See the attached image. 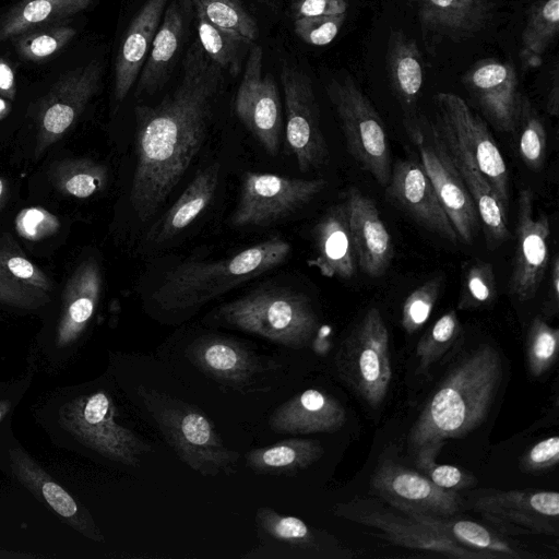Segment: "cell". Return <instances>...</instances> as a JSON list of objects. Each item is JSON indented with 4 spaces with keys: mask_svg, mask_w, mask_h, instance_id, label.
I'll return each instance as SVG.
<instances>
[{
    "mask_svg": "<svg viewBox=\"0 0 559 559\" xmlns=\"http://www.w3.org/2000/svg\"><path fill=\"white\" fill-rule=\"evenodd\" d=\"M223 73L194 41L186 52L176 87L154 106L135 107L136 162L130 201L141 222L156 214L201 150Z\"/></svg>",
    "mask_w": 559,
    "mask_h": 559,
    "instance_id": "1",
    "label": "cell"
},
{
    "mask_svg": "<svg viewBox=\"0 0 559 559\" xmlns=\"http://www.w3.org/2000/svg\"><path fill=\"white\" fill-rule=\"evenodd\" d=\"M502 380L499 352L481 344L440 382L409 430L408 447L462 438L486 418Z\"/></svg>",
    "mask_w": 559,
    "mask_h": 559,
    "instance_id": "2",
    "label": "cell"
},
{
    "mask_svg": "<svg viewBox=\"0 0 559 559\" xmlns=\"http://www.w3.org/2000/svg\"><path fill=\"white\" fill-rule=\"evenodd\" d=\"M292 251L273 236L215 261H186L168 270L152 293L153 305L166 312L200 308L228 290L277 267Z\"/></svg>",
    "mask_w": 559,
    "mask_h": 559,
    "instance_id": "3",
    "label": "cell"
},
{
    "mask_svg": "<svg viewBox=\"0 0 559 559\" xmlns=\"http://www.w3.org/2000/svg\"><path fill=\"white\" fill-rule=\"evenodd\" d=\"M222 322L290 348L307 346L319 320L310 299L286 287H263L222 305Z\"/></svg>",
    "mask_w": 559,
    "mask_h": 559,
    "instance_id": "4",
    "label": "cell"
},
{
    "mask_svg": "<svg viewBox=\"0 0 559 559\" xmlns=\"http://www.w3.org/2000/svg\"><path fill=\"white\" fill-rule=\"evenodd\" d=\"M145 404L168 444L191 468L203 475L233 471L238 453L223 443L203 414L156 392L145 394Z\"/></svg>",
    "mask_w": 559,
    "mask_h": 559,
    "instance_id": "5",
    "label": "cell"
},
{
    "mask_svg": "<svg viewBox=\"0 0 559 559\" xmlns=\"http://www.w3.org/2000/svg\"><path fill=\"white\" fill-rule=\"evenodd\" d=\"M326 95L337 115L349 155L383 188L391 176V154L384 123L352 75L333 78Z\"/></svg>",
    "mask_w": 559,
    "mask_h": 559,
    "instance_id": "6",
    "label": "cell"
},
{
    "mask_svg": "<svg viewBox=\"0 0 559 559\" xmlns=\"http://www.w3.org/2000/svg\"><path fill=\"white\" fill-rule=\"evenodd\" d=\"M406 133L445 210L459 240L472 243L479 227L475 203L459 174L437 123L413 112L404 118Z\"/></svg>",
    "mask_w": 559,
    "mask_h": 559,
    "instance_id": "7",
    "label": "cell"
},
{
    "mask_svg": "<svg viewBox=\"0 0 559 559\" xmlns=\"http://www.w3.org/2000/svg\"><path fill=\"white\" fill-rule=\"evenodd\" d=\"M389 332L378 308H370L340 347L336 364L341 378L369 406L384 401L392 369Z\"/></svg>",
    "mask_w": 559,
    "mask_h": 559,
    "instance_id": "8",
    "label": "cell"
},
{
    "mask_svg": "<svg viewBox=\"0 0 559 559\" xmlns=\"http://www.w3.org/2000/svg\"><path fill=\"white\" fill-rule=\"evenodd\" d=\"M326 186L324 178L246 171L229 224L237 228L275 224L310 203Z\"/></svg>",
    "mask_w": 559,
    "mask_h": 559,
    "instance_id": "9",
    "label": "cell"
},
{
    "mask_svg": "<svg viewBox=\"0 0 559 559\" xmlns=\"http://www.w3.org/2000/svg\"><path fill=\"white\" fill-rule=\"evenodd\" d=\"M502 535L559 533V493L552 490L484 489L471 492L465 503Z\"/></svg>",
    "mask_w": 559,
    "mask_h": 559,
    "instance_id": "10",
    "label": "cell"
},
{
    "mask_svg": "<svg viewBox=\"0 0 559 559\" xmlns=\"http://www.w3.org/2000/svg\"><path fill=\"white\" fill-rule=\"evenodd\" d=\"M115 414L111 397L104 391H97L68 403L61 418L85 445L110 460L136 466L151 448L130 429L118 425Z\"/></svg>",
    "mask_w": 559,
    "mask_h": 559,
    "instance_id": "11",
    "label": "cell"
},
{
    "mask_svg": "<svg viewBox=\"0 0 559 559\" xmlns=\"http://www.w3.org/2000/svg\"><path fill=\"white\" fill-rule=\"evenodd\" d=\"M433 103L437 121L466 150L508 210V167L487 123L457 94L439 92L433 95Z\"/></svg>",
    "mask_w": 559,
    "mask_h": 559,
    "instance_id": "12",
    "label": "cell"
},
{
    "mask_svg": "<svg viewBox=\"0 0 559 559\" xmlns=\"http://www.w3.org/2000/svg\"><path fill=\"white\" fill-rule=\"evenodd\" d=\"M393 507L371 498L340 503L335 513L346 520L381 531L393 544L413 550L436 552L449 558L493 559L487 554L462 547Z\"/></svg>",
    "mask_w": 559,
    "mask_h": 559,
    "instance_id": "13",
    "label": "cell"
},
{
    "mask_svg": "<svg viewBox=\"0 0 559 559\" xmlns=\"http://www.w3.org/2000/svg\"><path fill=\"white\" fill-rule=\"evenodd\" d=\"M280 79L284 92L286 140L297 165L304 173L320 168L329 158V150L311 80L292 66L282 67Z\"/></svg>",
    "mask_w": 559,
    "mask_h": 559,
    "instance_id": "14",
    "label": "cell"
},
{
    "mask_svg": "<svg viewBox=\"0 0 559 559\" xmlns=\"http://www.w3.org/2000/svg\"><path fill=\"white\" fill-rule=\"evenodd\" d=\"M263 50L254 44L249 50L235 97L238 119L264 151L275 156L283 123L278 86L271 74H263Z\"/></svg>",
    "mask_w": 559,
    "mask_h": 559,
    "instance_id": "15",
    "label": "cell"
},
{
    "mask_svg": "<svg viewBox=\"0 0 559 559\" xmlns=\"http://www.w3.org/2000/svg\"><path fill=\"white\" fill-rule=\"evenodd\" d=\"M371 491L389 506L403 513L418 512L452 516L464 507L459 491L436 486L418 471L395 461L383 460L370 479Z\"/></svg>",
    "mask_w": 559,
    "mask_h": 559,
    "instance_id": "16",
    "label": "cell"
},
{
    "mask_svg": "<svg viewBox=\"0 0 559 559\" xmlns=\"http://www.w3.org/2000/svg\"><path fill=\"white\" fill-rule=\"evenodd\" d=\"M530 189H522L518 200L516 245L509 292L520 301L535 297L549 262V219L534 213Z\"/></svg>",
    "mask_w": 559,
    "mask_h": 559,
    "instance_id": "17",
    "label": "cell"
},
{
    "mask_svg": "<svg viewBox=\"0 0 559 559\" xmlns=\"http://www.w3.org/2000/svg\"><path fill=\"white\" fill-rule=\"evenodd\" d=\"M462 83L497 130L514 133L521 93L516 69L511 61L480 59L466 70Z\"/></svg>",
    "mask_w": 559,
    "mask_h": 559,
    "instance_id": "18",
    "label": "cell"
},
{
    "mask_svg": "<svg viewBox=\"0 0 559 559\" xmlns=\"http://www.w3.org/2000/svg\"><path fill=\"white\" fill-rule=\"evenodd\" d=\"M385 195L426 229L452 243L457 242L455 228L420 163L397 160L385 186Z\"/></svg>",
    "mask_w": 559,
    "mask_h": 559,
    "instance_id": "19",
    "label": "cell"
},
{
    "mask_svg": "<svg viewBox=\"0 0 559 559\" xmlns=\"http://www.w3.org/2000/svg\"><path fill=\"white\" fill-rule=\"evenodd\" d=\"M103 64L98 60L66 72L50 88L39 115V146L60 138L80 117L102 82Z\"/></svg>",
    "mask_w": 559,
    "mask_h": 559,
    "instance_id": "20",
    "label": "cell"
},
{
    "mask_svg": "<svg viewBox=\"0 0 559 559\" xmlns=\"http://www.w3.org/2000/svg\"><path fill=\"white\" fill-rule=\"evenodd\" d=\"M345 202L357 266L370 277H380L393 259V238L371 198L350 187Z\"/></svg>",
    "mask_w": 559,
    "mask_h": 559,
    "instance_id": "21",
    "label": "cell"
},
{
    "mask_svg": "<svg viewBox=\"0 0 559 559\" xmlns=\"http://www.w3.org/2000/svg\"><path fill=\"white\" fill-rule=\"evenodd\" d=\"M255 522L262 538L270 542L264 548L275 545V548L301 558L352 557L333 535L318 531L296 516L263 507L258 510Z\"/></svg>",
    "mask_w": 559,
    "mask_h": 559,
    "instance_id": "22",
    "label": "cell"
},
{
    "mask_svg": "<svg viewBox=\"0 0 559 559\" xmlns=\"http://www.w3.org/2000/svg\"><path fill=\"white\" fill-rule=\"evenodd\" d=\"M313 257L309 265L328 278L350 280L357 259L349 231L346 202L330 206L312 229Z\"/></svg>",
    "mask_w": 559,
    "mask_h": 559,
    "instance_id": "23",
    "label": "cell"
},
{
    "mask_svg": "<svg viewBox=\"0 0 559 559\" xmlns=\"http://www.w3.org/2000/svg\"><path fill=\"white\" fill-rule=\"evenodd\" d=\"M345 421V409L335 397L308 389L280 405L269 425L276 432L307 435L340 430Z\"/></svg>",
    "mask_w": 559,
    "mask_h": 559,
    "instance_id": "24",
    "label": "cell"
},
{
    "mask_svg": "<svg viewBox=\"0 0 559 559\" xmlns=\"http://www.w3.org/2000/svg\"><path fill=\"white\" fill-rule=\"evenodd\" d=\"M451 158L472 197L487 246L492 249L510 238L508 210L499 201L488 180L479 171L466 150L437 121Z\"/></svg>",
    "mask_w": 559,
    "mask_h": 559,
    "instance_id": "25",
    "label": "cell"
},
{
    "mask_svg": "<svg viewBox=\"0 0 559 559\" xmlns=\"http://www.w3.org/2000/svg\"><path fill=\"white\" fill-rule=\"evenodd\" d=\"M168 0H146L131 21L115 66L114 96L126 98L140 75Z\"/></svg>",
    "mask_w": 559,
    "mask_h": 559,
    "instance_id": "26",
    "label": "cell"
},
{
    "mask_svg": "<svg viewBox=\"0 0 559 559\" xmlns=\"http://www.w3.org/2000/svg\"><path fill=\"white\" fill-rule=\"evenodd\" d=\"M424 28L454 41L474 37L493 16L490 0H417Z\"/></svg>",
    "mask_w": 559,
    "mask_h": 559,
    "instance_id": "27",
    "label": "cell"
},
{
    "mask_svg": "<svg viewBox=\"0 0 559 559\" xmlns=\"http://www.w3.org/2000/svg\"><path fill=\"white\" fill-rule=\"evenodd\" d=\"M188 356L204 373L234 385L248 383L262 370L252 352L223 336L207 335L195 340L188 348Z\"/></svg>",
    "mask_w": 559,
    "mask_h": 559,
    "instance_id": "28",
    "label": "cell"
},
{
    "mask_svg": "<svg viewBox=\"0 0 559 559\" xmlns=\"http://www.w3.org/2000/svg\"><path fill=\"white\" fill-rule=\"evenodd\" d=\"M102 274L94 259L82 262L67 283L64 305L57 329L58 346L73 343L87 326L97 307Z\"/></svg>",
    "mask_w": 559,
    "mask_h": 559,
    "instance_id": "29",
    "label": "cell"
},
{
    "mask_svg": "<svg viewBox=\"0 0 559 559\" xmlns=\"http://www.w3.org/2000/svg\"><path fill=\"white\" fill-rule=\"evenodd\" d=\"M413 519L431 528L439 535L453 543L491 556L493 559H526L534 555L520 548L507 539L501 533L474 521L454 519L452 516H437L418 512H407Z\"/></svg>",
    "mask_w": 559,
    "mask_h": 559,
    "instance_id": "30",
    "label": "cell"
},
{
    "mask_svg": "<svg viewBox=\"0 0 559 559\" xmlns=\"http://www.w3.org/2000/svg\"><path fill=\"white\" fill-rule=\"evenodd\" d=\"M219 170L218 163L200 169L159 222L152 227L147 239L153 243H163L191 225L211 203L218 187Z\"/></svg>",
    "mask_w": 559,
    "mask_h": 559,
    "instance_id": "31",
    "label": "cell"
},
{
    "mask_svg": "<svg viewBox=\"0 0 559 559\" xmlns=\"http://www.w3.org/2000/svg\"><path fill=\"white\" fill-rule=\"evenodd\" d=\"M183 14L175 0L166 7L147 58L139 75L138 92L154 93L162 87L181 45Z\"/></svg>",
    "mask_w": 559,
    "mask_h": 559,
    "instance_id": "32",
    "label": "cell"
},
{
    "mask_svg": "<svg viewBox=\"0 0 559 559\" xmlns=\"http://www.w3.org/2000/svg\"><path fill=\"white\" fill-rule=\"evenodd\" d=\"M12 461L19 479L43 498L59 516L86 536L103 540L93 521L80 510L74 499L22 451H15Z\"/></svg>",
    "mask_w": 559,
    "mask_h": 559,
    "instance_id": "33",
    "label": "cell"
},
{
    "mask_svg": "<svg viewBox=\"0 0 559 559\" xmlns=\"http://www.w3.org/2000/svg\"><path fill=\"white\" fill-rule=\"evenodd\" d=\"M385 61L395 97L404 107L412 109L424 81L423 60L416 40L402 31L391 29Z\"/></svg>",
    "mask_w": 559,
    "mask_h": 559,
    "instance_id": "34",
    "label": "cell"
},
{
    "mask_svg": "<svg viewBox=\"0 0 559 559\" xmlns=\"http://www.w3.org/2000/svg\"><path fill=\"white\" fill-rule=\"evenodd\" d=\"M95 0H22L0 21V43L86 10Z\"/></svg>",
    "mask_w": 559,
    "mask_h": 559,
    "instance_id": "35",
    "label": "cell"
},
{
    "mask_svg": "<svg viewBox=\"0 0 559 559\" xmlns=\"http://www.w3.org/2000/svg\"><path fill=\"white\" fill-rule=\"evenodd\" d=\"M323 455L319 441L293 438L246 453V465L257 474L293 475Z\"/></svg>",
    "mask_w": 559,
    "mask_h": 559,
    "instance_id": "36",
    "label": "cell"
},
{
    "mask_svg": "<svg viewBox=\"0 0 559 559\" xmlns=\"http://www.w3.org/2000/svg\"><path fill=\"white\" fill-rule=\"evenodd\" d=\"M558 32L559 0H538L533 3L521 36L520 59L523 66L539 67Z\"/></svg>",
    "mask_w": 559,
    "mask_h": 559,
    "instance_id": "37",
    "label": "cell"
},
{
    "mask_svg": "<svg viewBox=\"0 0 559 559\" xmlns=\"http://www.w3.org/2000/svg\"><path fill=\"white\" fill-rule=\"evenodd\" d=\"M199 43L210 59L223 71L236 75L240 71L243 47L248 40L227 32L207 21L204 15L194 10Z\"/></svg>",
    "mask_w": 559,
    "mask_h": 559,
    "instance_id": "38",
    "label": "cell"
},
{
    "mask_svg": "<svg viewBox=\"0 0 559 559\" xmlns=\"http://www.w3.org/2000/svg\"><path fill=\"white\" fill-rule=\"evenodd\" d=\"M518 151L523 163L532 170L544 166L546 157V129L535 106L521 94L515 131Z\"/></svg>",
    "mask_w": 559,
    "mask_h": 559,
    "instance_id": "39",
    "label": "cell"
},
{
    "mask_svg": "<svg viewBox=\"0 0 559 559\" xmlns=\"http://www.w3.org/2000/svg\"><path fill=\"white\" fill-rule=\"evenodd\" d=\"M194 10L201 12L212 24L230 32L249 43L259 37V27L253 16L240 0H190Z\"/></svg>",
    "mask_w": 559,
    "mask_h": 559,
    "instance_id": "40",
    "label": "cell"
},
{
    "mask_svg": "<svg viewBox=\"0 0 559 559\" xmlns=\"http://www.w3.org/2000/svg\"><path fill=\"white\" fill-rule=\"evenodd\" d=\"M444 441H435L416 450L415 465L419 473L436 486L453 490H468L477 484L476 477L456 466L436 463V457Z\"/></svg>",
    "mask_w": 559,
    "mask_h": 559,
    "instance_id": "41",
    "label": "cell"
},
{
    "mask_svg": "<svg viewBox=\"0 0 559 559\" xmlns=\"http://www.w3.org/2000/svg\"><path fill=\"white\" fill-rule=\"evenodd\" d=\"M461 331L455 310L442 314L419 340L416 347L418 370L426 371L454 344Z\"/></svg>",
    "mask_w": 559,
    "mask_h": 559,
    "instance_id": "42",
    "label": "cell"
},
{
    "mask_svg": "<svg viewBox=\"0 0 559 559\" xmlns=\"http://www.w3.org/2000/svg\"><path fill=\"white\" fill-rule=\"evenodd\" d=\"M497 297L491 263L475 261L464 269L457 309L469 310L490 305Z\"/></svg>",
    "mask_w": 559,
    "mask_h": 559,
    "instance_id": "43",
    "label": "cell"
},
{
    "mask_svg": "<svg viewBox=\"0 0 559 559\" xmlns=\"http://www.w3.org/2000/svg\"><path fill=\"white\" fill-rule=\"evenodd\" d=\"M559 350V330L536 317L528 328L526 354L530 373L533 377L544 374L557 359Z\"/></svg>",
    "mask_w": 559,
    "mask_h": 559,
    "instance_id": "44",
    "label": "cell"
},
{
    "mask_svg": "<svg viewBox=\"0 0 559 559\" xmlns=\"http://www.w3.org/2000/svg\"><path fill=\"white\" fill-rule=\"evenodd\" d=\"M74 35L75 29L69 25H49L20 35L16 47L24 59L40 61L61 50Z\"/></svg>",
    "mask_w": 559,
    "mask_h": 559,
    "instance_id": "45",
    "label": "cell"
},
{
    "mask_svg": "<svg viewBox=\"0 0 559 559\" xmlns=\"http://www.w3.org/2000/svg\"><path fill=\"white\" fill-rule=\"evenodd\" d=\"M442 277L435 276L415 288L404 300L402 307V326L408 334L417 332L429 319L437 302Z\"/></svg>",
    "mask_w": 559,
    "mask_h": 559,
    "instance_id": "46",
    "label": "cell"
},
{
    "mask_svg": "<svg viewBox=\"0 0 559 559\" xmlns=\"http://www.w3.org/2000/svg\"><path fill=\"white\" fill-rule=\"evenodd\" d=\"M0 273L23 285L45 293L52 289V283L34 263L10 247H0Z\"/></svg>",
    "mask_w": 559,
    "mask_h": 559,
    "instance_id": "47",
    "label": "cell"
},
{
    "mask_svg": "<svg viewBox=\"0 0 559 559\" xmlns=\"http://www.w3.org/2000/svg\"><path fill=\"white\" fill-rule=\"evenodd\" d=\"M61 178V188L75 198H88L103 189L107 170L93 162H79Z\"/></svg>",
    "mask_w": 559,
    "mask_h": 559,
    "instance_id": "48",
    "label": "cell"
},
{
    "mask_svg": "<svg viewBox=\"0 0 559 559\" xmlns=\"http://www.w3.org/2000/svg\"><path fill=\"white\" fill-rule=\"evenodd\" d=\"M347 12L307 16L294 20L295 34L306 44L325 46L334 40L346 19Z\"/></svg>",
    "mask_w": 559,
    "mask_h": 559,
    "instance_id": "49",
    "label": "cell"
},
{
    "mask_svg": "<svg viewBox=\"0 0 559 559\" xmlns=\"http://www.w3.org/2000/svg\"><path fill=\"white\" fill-rule=\"evenodd\" d=\"M47 293L8 278L0 273V302L35 309L49 301Z\"/></svg>",
    "mask_w": 559,
    "mask_h": 559,
    "instance_id": "50",
    "label": "cell"
},
{
    "mask_svg": "<svg viewBox=\"0 0 559 559\" xmlns=\"http://www.w3.org/2000/svg\"><path fill=\"white\" fill-rule=\"evenodd\" d=\"M559 462V437L552 436L535 443L522 456L520 467L524 473L549 469Z\"/></svg>",
    "mask_w": 559,
    "mask_h": 559,
    "instance_id": "51",
    "label": "cell"
},
{
    "mask_svg": "<svg viewBox=\"0 0 559 559\" xmlns=\"http://www.w3.org/2000/svg\"><path fill=\"white\" fill-rule=\"evenodd\" d=\"M347 9L348 0H290V13L294 20L345 13Z\"/></svg>",
    "mask_w": 559,
    "mask_h": 559,
    "instance_id": "52",
    "label": "cell"
},
{
    "mask_svg": "<svg viewBox=\"0 0 559 559\" xmlns=\"http://www.w3.org/2000/svg\"><path fill=\"white\" fill-rule=\"evenodd\" d=\"M57 219L49 213L39 209H27L21 213L16 221L20 233L31 239L44 236L57 226Z\"/></svg>",
    "mask_w": 559,
    "mask_h": 559,
    "instance_id": "53",
    "label": "cell"
},
{
    "mask_svg": "<svg viewBox=\"0 0 559 559\" xmlns=\"http://www.w3.org/2000/svg\"><path fill=\"white\" fill-rule=\"evenodd\" d=\"M550 285L548 292V299L546 302L545 312L547 316H552L558 311L559 302V257L555 255L550 264Z\"/></svg>",
    "mask_w": 559,
    "mask_h": 559,
    "instance_id": "54",
    "label": "cell"
},
{
    "mask_svg": "<svg viewBox=\"0 0 559 559\" xmlns=\"http://www.w3.org/2000/svg\"><path fill=\"white\" fill-rule=\"evenodd\" d=\"M0 94L11 98L15 94L13 70L3 59H0Z\"/></svg>",
    "mask_w": 559,
    "mask_h": 559,
    "instance_id": "55",
    "label": "cell"
},
{
    "mask_svg": "<svg viewBox=\"0 0 559 559\" xmlns=\"http://www.w3.org/2000/svg\"><path fill=\"white\" fill-rule=\"evenodd\" d=\"M546 111L552 117H558L559 115V78L557 68L554 71L549 91L546 97Z\"/></svg>",
    "mask_w": 559,
    "mask_h": 559,
    "instance_id": "56",
    "label": "cell"
},
{
    "mask_svg": "<svg viewBox=\"0 0 559 559\" xmlns=\"http://www.w3.org/2000/svg\"><path fill=\"white\" fill-rule=\"evenodd\" d=\"M8 111V104L0 98V117Z\"/></svg>",
    "mask_w": 559,
    "mask_h": 559,
    "instance_id": "57",
    "label": "cell"
},
{
    "mask_svg": "<svg viewBox=\"0 0 559 559\" xmlns=\"http://www.w3.org/2000/svg\"><path fill=\"white\" fill-rule=\"evenodd\" d=\"M7 409H8V405L4 403H0V420H1L2 416L4 415V413L7 412Z\"/></svg>",
    "mask_w": 559,
    "mask_h": 559,
    "instance_id": "58",
    "label": "cell"
},
{
    "mask_svg": "<svg viewBox=\"0 0 559 559\" xmlns=\"http://www.w3.org/2000/svg\"><path fill=\"white\" fill-rule=\"evenodd\" d=\"M3 180L0 178V199L2 197V193H3Z\"/></svg>",
    "mask_w": 559,
    "mask_h": 559,
    "instance_id": "59",
    "label": "cell"
},
{
    "mask_svg": "<svg viewBox=\"0 0 559 559\" xmlns=\"http://www.w3.org/2000/svg\"><path fill=\"white\" fill-rule=\"evenodd\" d=\"M259 2L270 4L272 0H258Z\"/></svg>",
    "mask_w": 559,
    "mask_h": 559,
    "instance_id": "60",
    "label": "cell"
}]
</instances>
